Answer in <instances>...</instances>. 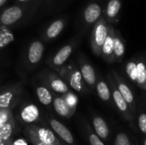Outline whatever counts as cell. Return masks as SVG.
<instances>
[{"label": "cell", "instance_id": "obj_1", "mask_svg": "<svg viewBox=\"0 0 146 145\" xmlns=\"http://www.w3.org/2000/svg\"><path fill=\"white\" fill-rule=\"evenodd\" d=\"M56 73L74 91L82 94H86L89 92V88L82 77L80 70L74 62L65 64L59 70H57Z\"/></svg>", "mask_w": 146, "mask_h": 145}, {"label": "cell", "instance_id": "obj_2", "mask_svg": "<svg viewBox=\"0 0 146 145\" xmlns=\"http://www.w3.org/2000/svg\"><path fill=\"white\" fill-rule=\"evenodd\" d=\"M109 26L110 23L107 22L103 15L93 26L91 34V47L92 52L98 56H101L102 47L107 38Z\"/></svg>", "mask_w": 146, "mask_h": 145}, {"label": "cell", "instance_id": "obj_3", "mask_svg": "<svg viewBox=\"0 0 146 145\" xmlns=\"http://www.w3.org/2000/svg\"><path fill=\"white\" fill-rule=\"evenodd\" d=\"M107 82L110 85V91H111V97L113 98L114 103H115L117 110L119 111V113L121 115V116L123 117V119L125 121H127L130 123L133 122L134 121V115L133 114L128 104L127 103V102L121 96V92L119 91V90L116 86L115 81L114 79V77L111 73L107 75Z\"/></svg>", "mask_w": 146, "mask_h": 145}, {"label": "cell", "instance_id": "obj_4", "mask_svg": "<svg viewBox=\"0 0 146 145\" xmlns=\"http://www.w3.org/2000/svg\"><path fill=\"white\" fill-rule=\"evenodd\" d=\"M23 92L21 84L9 85L0 89V109L13 108Z\"/></svg>", "mask_w": 146, "mask_h": 145}, {"label": "cell", "instance_id": "obj_5", "mask_svg": "<svg viewBox=\"0 0 146 145\" xmlns=\"http://www.w3.org/2000/svg\"><path fill=\"white\" fill-rule=\"evenodd\" d=\"M27 6L17 4L5 9L0 14V26H10L20 21L26 14Z\"/></svg>", "mask_w": 146, "mask_h": 145}, {"label": "cell", "instance_id": "obj_6", "mask_svg": "<svg viewBox=\"0 0 146 145\" xmlns=\"http://www.w3.org/2000/svg\"><path fill=\"white\" fill-rule=\"evenodd\" d=\"M41 79H43V82L50 90H52L57 94L63 95L69 91L68 84L56 71H44L41 75Z\"/></svg>", "mask_w": 146, "mask_h": 145}, {"label": "cell", "instance_id": "obj_7", "mask_svg": "<svg viewBox=\"0 0 146 145\" xmlns=\"http://www.w3.org/2000/svg\"><path fill=\"white\" fill-rule=\"evenodd\" d=\"M111 73L114 77V79L115 81L116 86L119 90V91L121 92V96L123 97V98L125 99V101L127 102V103L128 104L131 111L133 112V114L135 115L136 111H137V106H136V100L134 97V95L131 90V88L128 86V85L126 83V81L122 79V77L115 70L111 71Z\"/></svg>", "mask_w": 146, "mask_h": 145}, {"label": "cell", "instance_id": "obj_8", "mask_svg": "<svg viewBox=\"0 0 146 145\" xmlns=\"http://www.w3.org/2000/svg\"><path fill=\"white\" fill-rule=\"evenodd\" d=\"M78 64L86 85L90 90H95L98 76L94 68L83 55H80L78 57Z\"/></svg>", "mask_w": 146, "mask_h": 145}, {"label": "cell", "instance_id": "obj_9", "mask_svg": "<svg viewBox=\"0 0 146 145\" xmlns=\"http://www.w3.org/2000/svg\"><path fill=\"white\" fill-rule=\"evenodd\" d=\"M26 135H32L39 141L52 145H62L59 140L56 138L55 134L47 128L39 127L37 126H29L25 129Z\"/></svg>", "mask_w": 146, "mask_h": 145}, {"label": "cell", "instance_id": "obj_10", "mask_svg": "<svg viewBox=\"0 0 146 145\" xmlns=\"http://www.w3.org/2000/svg\"><path fill=\"white\" fill-rule=\"evenodd\" d=\"M74 47H75V43L74 42L62 46L53 56V57L49 62L50 67L56 72L57 70H59L62 67H63L66 64V62L68 60V58L70 57Z\"/></svg>", "mask_w": 146, "mask_h": 145}, {"label": "cell", "instance_id": "obj_11", "mask_svg": "<svg viewBox=\"0 0 146 145\" xmlns=\"http://www.w3.org/2000/svg\"><path fill=\"white\" fill-rule=\"evenodd\" d=\"M115 28L113 25L110 24L109 26V32L107 38L103 44L102 51H101V57L107 62L108 63L115 62L114 57V38H115Z\"/></svg>", "mask_w": 146, "mask_h": 145}, {"label": "cell", "instance_id": "obj_12", "mask_svg": "<svg viewBox=\"0 0 146 145\" xmlns=\"http://www.w3.org/2000/svg\"><path fill=\"white\" fill-rule=\"evenodd\" d=\"M102 15L103 9L101 5L96 2H92L84 9L83 21L86 26L94 25Z\"/></svg>", "mask_w": 146, "mask_h": 145}, {"label": "cell", "instance_id": "obj_13", "mask_svg": "<svg viewBox=\"0 0 146 145\" xmlns=\"http://www.w3.org/2000/svg\"><path fill=\"white\" fill-rule=\"evenodd\" d=\"M44 44L39 40L33 41L27 49V62L31 66H36L39 63L44 54Z\"/></svg>", "mask_w": 146, "mask_h": 145}, {"label": "cell", "instance_id": "obj_14", "mask_svg": "<svg viewBox=\"0 0 146 145\" xmlns=\"http://www.w3.org/2000/svg\"><path fill=\"white\" fill-rule=\"evenodd\" d=\"M121 3V0H109L103 15L108 23L113 25L119 21Z\"/></svg>", "mask_w": 146, "mask_h": 145}, {"label": "cell", "instance_id": "obj_15", "mask_svg": "<svg viewBox=\"0 0 146 145\" xmlns=\"http://www.w3.org/2000/svg\"><path fill=\"white\" fill-rule=\"evenodd\" d=\"M39 109L33 103H27L24 105L20 112V117L21 121L27 124H31L37 121L39 118Z\"/></svg>", "mask_w": 146, "mask_h": 145}, {"label": "cell", "instance_id": "obj_16", "mask_svg": "<svg viewBox=\"0 0 146 145\" xmlns=\"http://www.w3.org/2000/svg\"><path fill=\"white\" fill-rule=\"evenodd\" d=\"M50 125L51 128L55 131L56 134L68 144L74 145V139L70 132V131L60 121L55 120V119H50Z\"/></svg>", "mask_w": 146, "mask_h": 145}, {"label": "cell", "instance_id": "obj_17", "mask_svg": "<svg viewBox=\"0 0 146 145\" xmlns=\"http://www.w3.org/2000/svg\"><path fill=\"white\" fill-rule=\"evenodd\" d=\"M126 52V42L122 38L121 32L119 29L115 30L114 38V57L115 62H121L124 57Z\"/></svg>", "mask_w": 146, "mask_h": 145}, {"label": "cell", "instance_id": "obj_18", "mask_svg": "<svg viewBox=\"0 0 146 145\" xmlns=\"http://www.w3.org/2000/svg\"><path fill=\"white\" fill-rule=\"evenodd\" d=\"M94 132L104 141H107L110 137V129L107 122L101 116L95 115L92 119Z\"/></svg>", "mask_w": 146, "mask_h": 145}, {"label": "cell", "instance_id": "obj_19", "mask_svg": "<svg viewBox=\"0 0 146 145\" xmlns=\"http://www.w3.org/2000/svg\"><path fill=\"white\" fill-rule=\"evenodd\" d=\"M65 24H66V21L65 19H62V18L57 19L54 21L53 22H51L45 30V32H44L45 39L52 40L56 38L62 32L65 26Z\"/></svg>", "mask_w": 146, "mask_h": 145}, {"label": "cell", "instance_id": "obj_20", "mask_svg": "<svg viewBox=\"0 0 146 145\" xmlns=\"http://www.w3.org/2000/svg\"><path fill=\"white\" fill-rule=\"evenodd\" d=\"M95 90L98 93V97L105 103H110L111 100V91L110 85L107 81H105L103 78L98 77Z\"/></svg>", "mask_w": 146, "mask_h": 145}, {"label": "cell", "instance_id": "obj_21", "mask_svg": "<svg viewBox=\"0 0 146 145\" xmlns=\"http://www.w3.org/2000/svg\"><path fill=\"white\" fill-rule=\"evenodd\" d=\"M53 107L55 111L62 117L64 118H70L74 113L69 109V107L68 106V104L66 103L64 98L62 97H56L55 98H53V102H52Z\"/></svg>", "mask_w": 146, "mask_h": 145}, {"label": "cell", "instance_id": "obj_22", "mask_svg": "<svg viewBox=\"0 0 146 145\" xmlns=\"http://www.w3.org/2000/svg\"><path fill=\"white\" fill-rule=\"evenodd\" d=\"M36 95L38 101L44 106H50L53 102L52 94L49 87L44 82L36 87Z\"/></svg>", "mask_w": 146, "mask_h": 145}, {"label": "cell", "instance_id": "obj_23", "mask_svg": "<svg viewBox=\"0 0 146 145\" xmlns=\"http://www.w3.org/2000/svg\"><path fill=\"white\" fill-rule=\"evenodd\" d=\"M135 83L140 89L146 91V62L142 59L137 60V79Z\"/></svg>", "mask_w": 146, "mask_h": 145}, {"label": "cell", "instance_id": "obj_24", "mask_svg": "<svg viewBox=\"0 0 146 145\" xmlns=\"http://www.w3.org/2000/svg\"><path fill=\"white\" fill-rule=\"evenodd\" d=\"M14 40V33L9 28V26H0V50L9 45Z\"/></svg>", "mask_w": 146, "mask_h": 145}, {"label": "cell", "instance_id": "obj_25", "mask_svg": "<svg viewBox=\"0 0 146 145\" xmlns=\"http://www.w3.org/2000/svg\"><path fill=\"white\" fill-rule=\"evenodd\" d=\"M15 128V121L14 118L11 119L9 121L5 123L4 125L0 126V140L1 141H7L9 139L13 130Z\"/></svg>", "mask_w": 146, "mask_h": 145}, {"label": "cell", "instance_id": "obj_26", "mask_svg": "<svg viewBox=\"0 0 146 145\" xmlns=\"http://www.w3.org/2000/svg\"><path fill=\"white\" fill-rule=\"evenodd\" d=\"M125 72L128 78L133 81L136 82L137 79V59L132 58L125 65Z\"/></svg>", "mask_w": 146, "mask_h": 145}, {"label": "cell", "instance_id": "obj_27", "mask_svg": "<svg viewBox=\"0 0 146 145\" xmlns=\"http://www.w3.org/2000/svg\"><path fill=\"white\" fill-rule=\"evenodd\" d=\"M62 97L64 98L66 103L68 104V106L69 107V109L74 113L77 108V104H78V97L72 91H68V92H66L65 94L62 95Z\"/></svg>", "mask_w": 146, "mask_h": 145}, {"label": "cell", "instance_id": "obj_28", "mask_svg": "<svg viewBox=\"0 0 146 145\" xmlns=\"http://www.w3.org/2000/svg\"><path fill=\"white\" fill-rule=\"evenodd\" d=\"M86 130H87V138L90 145H105L102 139L97 135V133L92 131L88 124H86Z\"/></svg>", "mask_w": 146, "mask_h": 145}, {"label": "cell", "instance_id": "obj_29", "mask_svg": "<svg viewBox=\"0 0 146 145\" xmlns=\"http://www.w3.org/2000/svg\"><path fill=\"white\" fill-rule=\"evenodd\" d=\"M114 145H132L129 137L123 132H120L116 134Z\"/></svg>", "mask_w": 146, "mask_h": 145}, {"label": "cell", "instance_id": "obj_30", "mask_svg": "<svg viewBox=\"0 0 146 145\" xmlns=\"http://www.w3.org/2000/svg\"><path fill=\"white\" fill-rule=\"evenodd\" d=\"M13 119V114L10 109H0V126Z\"/></svg>", "mask_w": 146, "mask_h": 145}, {"label": "cell", "instance_id": "obj_31", "mask_svg": "<svg viewBox=\"0 0 146 145\" xmlns=\"http://www.w3.org/2000/svg\"><path fill=\"white\" fill-rule=\"evenodd\" d=\"M138 126H139V131L144 135H146V113H145V112H142L139 115Z\"/></svg>", "mask_w": 146, "mask_h": 145}, {"label": "cell", "instance_id": "obj_32", "mask_svg": "<svg viewBox=\"0 0 146 145\" xmlns=\"http://www.w3.org/2000/svg\"><path fill=\"white\" fill-rule=\"evenodd\" d=\"M6 144H7V145H28L27 142L24 138L15 139V141H11L10 139H8L6 141Z\"/></svg>", "mask_w": 146, "mask_h": 145}, {"label": "cell", "instance_id": "obj_33", "mask_svg": "<svg viewBox=\"0 0 146 145\" xmlns=\"http://www.w3.org/2000/svg\"><path fill=\"white\" fill-rule=\"evenodd\" d=\"M27 138H28V140L33 144V145H52V144H44L41 141H39L38 139H37L35 137L32 136V135H26Z\"/></svg>", "mask_w": 146, "mask_h": 145}, {"label": "cell", "instance_id": "obj_34", "mask_svg": "<svg viewBox=\"0 0 146 145\" xmlns=\"http://www.w3.org/2000/svg\"><path fill=\"white\" fill-rule=\"evenodd\" d=\"M7 1H8V0H0V8H1L2 6H3V5L7 3Z\"/></svg>", "mask_w": 146, "mask_h": 145}, {"label": "cell", "instance_id": "obj_35", "mask_svg": "<svg viewBox=\"0 0 146 145\" xmlns=\"http://www.w3.org/2000/svg\"><path fill=\"white\" fill-rule=\"evenodd\" d=\"M29 1H31V0H17L16 2L18 3H27V2H29Z\"/></svg>", "mask_w": 146, "mask_h": 145}, {"label": "cell", "instance_id": "obj_36", "mask_svg": "<svg viewBox=\"0 0 146 145\" xmlns=\"http://www.w3.org/2000/svg\"><path fill=\"white\" fill-rule=\"evenodd\" d=\"M0 145H7V144H6V141H2V142L0 143Z\"/></svg>", "mask_w": 146, "mask_h": 145}, {"label": "cell", "instance_id": "obj_37", "mask_svg": "<svg viewBox=\"0 0 146 145\" xmlns=\"http://www.w3.org/2000/svg\"><path fill=\"white\" fill-rule=\"evenodd\" d=\"M143 145H146V138H145V140H144V143H143Z\"/></svg>", "mask_w": 146, "mask_h": 145}, {"label": "cell", "instance_id": "obj_38", "mask_svg": "<svg viewBox=\"0 0 146 145\" xmlns=\"http://www.w3.org/2000/svg\"><path fill=\"white\" fill-rule=\"evenodd\" d=\"M135 145H139V144H135Z\"/></svg>", "mask_w": 146, "mask_h": 145}, {"label": "cell", "instance_id": "obj_39", "mask_svg": "<svg viewBox=\"0 0 146 145\" xmlns=\"http://www.w3.org/2000/svg\"><path fill=\"white\" fill-rule=\"evenodd\" d=\"M1 142H2V141H1V140H0V143H1Z\"/></svg>", "mask_w": 146, "mask_h": 145}]
</instances>
